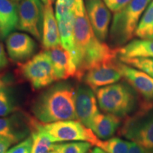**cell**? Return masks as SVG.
Instances as JSON below:
<instances>
[{
  "mask_svg": "<svg viewBox=\"0 0 153 153\" xmlns=\"http://www.w3.org/2000/svg\"><path fill=\"white\" fill-rule=\"evenodd\" d=\"M74 53L76 79L81 81L88 70L117 58V48L101 41L94 33L86 12L85 2L74 11Z\"/></svg>",
  "mask_w": 153,
  "mask_h": 153,
  "instance_id": "1",
  "label": "cell"
},
{
  "mask_svg": "<svg viewBox=\"0 0 153 153\" xmlns=\"http://www.w3.org/2000/svg\"><path fill=\"white\" fill-rule=\"evenodd\" d=\"M74 88L69 83H59L38 96L31 107L33 116L41 123L76 119Z\"/></svg>",
  "mask_w": 153,
  "mask_h": 153,
  "instance_id": "2",
  "label": "cell"
},
{
  "mask_svg": "<svg viewBox=\"0 0 153 153\" xmlns=\"http://www.w3.org/2000/svg\"><path fill=\"white\" fill-rule=\"evenodd\" d=\"M99 107L106 114L126 118L133 114L142 100L128 83H115L96 91Z\"/></svg>",
  "mask_w": 153,
  "mask_h": 153,
  "instance_id": "3",
  "label": "cell"
},
{
  "mask_svg": "<svg viewBox=\"0 0 153 153\" xmlns=\"http://www.w3.org/2000/svg\"><path fill=\"white\" fill-rule=\"evenodd\" d=\"M150 2L151 0H132L114 13L108 33L110 46L118 48L133 40L141 16Z\"/></svg>",
  "mask_w": 153,
  "mask_h": 153,
  "instance_id": "4",
  "label": "cell"
},
{
  "mask_svg": "<svg viewBox=\"0 0 153 153\" xmlns=\"http://www.w3.org/2000/svg\"><path fill=\"white\" fill-rule=\"evenodd\" d=\"M119 135L147 150H153V101H141L137 109L126 118Z\"/></svg>",
  "mask_w": 153,
  "mask_h": 153,
  "instance_id": "5",
  "label": "cell"
},
{
  "mask_svg": "<svg viewBox=\"0 0 153 153\" xmlns=\"http://www.w3.org/2000/svg\"><path fill=\"white\" fill-rule=\"evenodd\" d=\"M20 75L33 89H41L57 81L51 57L46 51H41L19 65Z\"/></svg>",
  "mask_w": 153,
  "mask_h": 153,
  "instance_id": "6",
  "label": "cell"
},
{
  "mask_svg": "<svg viewBox=\"0 0 153 153\" xmlns=\"http://www.w3.org/2000/svg\"><path fill=\"white\" fill-rule=\"evenodd\" d=\"M41 125L53 143L85 141L97 146L100 140L91 129L86 127L79 120H60Z\"/></svg>",
  "mask_w": 153,
  "mask_h": 153,
  "instance_id": "7",
  "label": "cell"
},
{
  "mask_svg": "<svg viewBox=\"0 0 153 153\" xmlns=\"http://www.w3.org/2000/svg\"><path fill=\"white\" fill-rule=\"evenodd\" d=\"M41 0H22L18 4V28L38 41L42 39L44 5Z\"/></svg>",
  "mask_w": 153,
  "mask_h": 153,
  "instance_id": "8",
  "label": "cell"
},
{
  "mask_svg": "<svg viewBox=\"0 0 153 153\" xmlns=\"http://www.w3.org/2000/svg\"><path fill=\"white\" fill-rule=\"evenodd\" d=\"M86 12L94 33L105 42L108 37L111 14L103 0H85Z\"/></svg>",
  "mask_w": 153,
  "mask_h": 153,
  "instance_id": "9",
  "label": "cell"
},
{
  "mask_svg": "<svg viewBox=\"0 0 153 153\" xmlns=\"http://www.w3.org/2000/svg\"><path fill=\"white\" fill-rule=\"evenodd\" d=\"M121 78L123 77L118 67V60H115L90 69L82 80L85 85L96 91L99 88L117 83Z\"/></svg>",
  "mask_w": 153,
  "mask_h": 153,
  "instance_id": "10",
  "label": "cell"
},
{
  "mask_svg": "<svg viewBox=\"0 0 153 153\" xmlns=\"http://www.w3.org/2000/svg\"><path fill=\"white\" fill-rule=\"evenodd\" d=\"M76 119L90 128L94 118L99 114V105L94 91L86 85H79L75 94Z\"/></svg>",
  "mask_w": 153,
  "mask_h": 153,
  "instance_id": "11",
  "label": "cell"
},
{
  "mask_svg": "<svg viewBox=\"0 0 153 153\" xmlns=\"http://www.w3.org/2000/svg\"><path fill=\"white\" fill-rule=\"evenodd\" d=\"M122 77L137 91L143 100L153 101V77L141 70L118 60Z\"/></svg>",
  "mask_w": 153,
  "mask_h": 153,
  "instance_id": "12",
  "label": "cell"
},
{
  "mask_svg": "<svg viewBox=\"0 0 153 153\" xmlns=\"http://www.w3.org/2000/svg\"><path fill=\"white\" fill-rule=\"evenodd\" d=\"M36 41L28 34L12 32L6 38V48L9 57L15 62L29 60L36 51Z\"/></svg>",
  "mask_w": 153,
  "mask_h": 153,
  "instance_id": "13",
  "label": "cell"
},
{
  "mask_svg": "<svg viewBox=\"0 0 153 153\" xmlns=\"http://www.w3.org/2000/svg\"><path fill=\"white\" fill-rule=\"evenodd\" d=\"M45 51L52 61L57 80L76 77V70L72 54L62 45Z\"/></svg>",
  "mask_w": 153,
  "mask_h": 153,
  "instance_id": "14",
  "label": "cell"
},
{
  "mask_svg": "<svg viewBox=\"0 0 153 153\" xmlns=\"http://www.w3.org/2000/svg\"><path fill=\"white\" fill-rule=\"evenodd\" d=\"M42 43L45 50H49L61 45L58 23L53 11L51 0H48L44 4Z\"/></svg>",
  "mask_w": 153,
  "mask_h": 153,
  "instance_id": "15",
  "label": "cell"
},
{
  "mask_svg": "<svg viewBox=\"0 0 153 153\" xmlns=\"http://www.w3.org/2000/svg\"><path fill=\"white\" fill-rule=\"evenodd\" d=\"M18 24V4L12 0H0V37L6 39Z\"/></svg>",
  "mask_w": 153,
  "mask_h": 153,
  "instance_id": "16",
  "label": "cell"
},
{
  "mask_svg": "<svg viewBox=\"0 0 153 153\" xmlns=\"http://www.w3.org/2000/svg\"><path fill=\"white\" fill-rule=\"evenodd\" d=\"M30 120L28 123L23 124L15 116L0 118V137L8 139L13 144L19 143L31 131Z\"/></svg>",
  "mask_w": 153,
  "mask_h": 153,
  "instance_id": "17",
  "label": "cell"
},
{
  "mask_svg": "<svg viewBox=\"0 0 153 153\" xmlns=\"http://www.w3.org/2000/svg\"><path fill=\"white\" fill-rule=\"evenodd\" d=\"M121 118L110 114H97L94 118L90 129L100 140L110 139L121 124Z\"/></svg>",
  "mask_w": 153,
  "mask_h": 153,
  "instance_id": "18",
  "label": "cell"
},
{
  "mask_svg": "<svg viewBox=\"0 0 153 153\" xmlns=\"http://www.w3.org/2000/svg\"><path fill=\"white\" fill-rule=\"evenodd\" d=\"M153 58V40L134 39L117 48V58Z\"/></svg>",
  "mask_w": 153,
  "mask_h": 153,
  "instance_id": "19",
  "label": "cell"
},
{
  "mask_svg": "<svg viewBox=\"0 0 153 153\" xmlns=\"http://www.w3.org/2000/svg\"><path fill=\"white\" fill-rule=\"evenodd\" d=\"M60 32L61 45L72 54L74 53V12L70 13L62 18L57 19Z\"/></svg>",
  "mask_w": 153,
  "mask_h": 153,
  "instance_id": "20",
  "label": "cell"
},
{
  "mask_svg": "<svg viewBox=\"0 0 153 153\" xmlns=\"http://www.w3.org/2000/svg\"><path fill=\"white\" fill-rule=\"evenodd\" d=\"M33 147L31 153H45L53 150V142L42 128L41 123L32 119L30 122Z\"/></svg>",
  "mask_w": 153,
  "mask_h": 153,
  "instance_id": "21",
  "label": "cell"
},
{
  "mask_svg": "<svg viewBox=\"0 0 153 153\" xmlns=\"http://www.w3.org/2000/svg\"><path fill=\"white\" fill-rule=\"evenodd\" d=\"M135 36L140 39L153 40V1L149 4L141 16Z\"/></svg>",
  "mask_w": 153,
  "mask_h": 153,
  "instance_id": "22",
  "label": "cell"
},
{
  "mask_svg": "<svg viewBox=\"0 0 153 153\" xmlns=\"http://www.w3.org/2000/svg\"><path fill=\"white\" fill-rule=\"evenodd\" d=\"M131 143L120 137H111L106 140H99L97 147L101 148L106 153H128Z\"/></svg>",
  "mask_w": 153,
  "mask_h": 153,
  "instance_id": "23",
  "label": "cell"
},
{
  "mask_svg": "<svg viewBox=\"0 0 153 153\" xmlns=\"http://www.w3.org/2000/svg\"><path fill=\"white\" fill-rule=\"evenodd\" d=\"M92 145L85 141L54 144L53 150L57 153H87Z\"/></svg>",
  "mask_w": 153,
  "mask_h": 153,
  "instance_id": "24",
  "label": "cell"
},
{
  "mask_svg": "<svg viewBox=\"0 0 153 153\" xmlns=\"http://www.w3.org/2000/svg\"><path fill=\"white\" fill-rule=\"evenodd\" d=\"M118 60L124 64L141 70L153 77V58L133 57V58H119Z\"/></svg>",
  "mask_w": 153,
  "mask_h": 153,
  "instance_id": "25",
  "label": "cell"
},
{
  "mask_svg": "<svg viewBox=\"0 0 153 153\" xmlns=\"http://www.w3.org/2000/svg\"><path fill=\"white\" fill-rule=\"evenodd\" d=\"M83 0H56L55 16L57 19L75 11L76 9L83 3Z\"/></svg>",
  "mask_w": 153,
  "mask_h": 153,
  "instance_id": "26",
  "label": "cell"
},
{
  "mask_svg": "<svg viewBox=\"0 0 153 153\" xmlns=\"http://www.w3.org/2000/svg\"><path fill=\"white\" fill-rule=\"evenodd\" d=\"M16 111L10 97L4 89L0 90V118L6 117Z\"/></svg>",
  "mask_w": 153,
  "mask_h": 153,
  "instance_id": "27",
  "label": "cell"
},
{
  "mask_svg": "<svg viewBox=\"0 0 153 153\" xmlns=\"http://www.w3.org/2000/svg\"><path fill=\"white\" fill-rule=\"evenodd\" d=\"M32 147L33 138L30 136L25 138L22 142H19L14 147L9 148L7 153H31Z\"/></svg>",
  "mask_w": 153,
  "mask_h": 153,
  "instance_id": "28",
  "label": "cell"
},
{
  "mask_svg": "<svg viewBox=\"0 0 153 153\" xmlns=\"http://www.w3.org/2000/svg\"><path fill=\"white\" fill-rule=\"evenodd\" d=\"M103 1L111 11L116 13L128 4L132 0H103Z\"/></svg>",
  "mask_w": 153,
  "mask_h": 153,
  "instance_id": "29",
  "label": "cell"
},
{
  "mask_svg": "<svg viewBox=\"0 0 153 153\" xmlns=\"http://www.w3.org/2000/svg\"><path fill=\"white\" fill-rule=\"evenodd\" d=\"M8 64L9 60L4 50V47L3 44L0 42V71L7 67Z\"/></svg>",
  "mask_w": 153,
  "mask_h": 153,
  "instance_id": "30",
  "label": "cell"
},
{
  "mask_svg": "<svg viewBox=\"0 0 153 153\" xmlns=\"http://www.w3.org/2000/svg\"><path fill=\"white\" fill-rule=\"evenodd\" d=\"M128 153H153V150H147L140 145L135 144V143H132L131 148Z\"/></svg>",
  "mask_w": 153,
  "mask_h": 153,
  "instance_id": "31",
  "label": "cell"
},
{
  "mask_svg": "<svg viewBox=\"0 0 153 153\" xmlns=\"http://www.w3.org/2000/svg\"><path fill=\"white\" fill-rule=\"evenodd\" d=\"M13 143L4 137H0V153H7Z\"/></svg>",
  "mask_w": 153,
  "mask_h": 153,
  "instance_id": "32",
  "label": "cell"
},
{
  "mask_svg": "<svg viewBox=\"0 0 153 153\" xmlns=\"http://www.w3.org/2000/svg\"><path fill=\"white\" fill-rule=\"evenodd\" d=\"M8 84V81L4 77L3 74H0V90L2 89H4V87Z\"/></svg>",
  "mask_w": 153,
  "mask_h": 153,
  "instance_id": "33",
  "label": "cell"
},
{
  "mask_svg": "<svg viewBox=\"0 0 153 153\" xmlns=\"http://www.w3.org/2000/svg\"><path fill=\"white\" fill-rule=\"evenodd\" d=\"M87 153H106L104 150H103L102 149L99 148V147H97V148H94L91 149Z\"/></svg>",
  "mask_w": 153,
  "mask_h": 153,
  "instance_id": "34",
  "label": "cell"
},
{
  "mask_svg": "<svg viewBox=\"0 0 153 153\" xmlns=\"http://www.w3.org/2000/svg\"><path fill=\"white\" fill-rule=\"evenodd\" d=\"M41 1L45 4H46L48 1V0H41Z\"/></svg>",
  "mask_w": 153,
  "mask_h": 153,
  "instance_id": "35",
  "label": "cell"
},
{
  "mask_svg": "<svg viewBox=\"0 0 153 153\" xmlns=\"http://www.w3.org/2000/svg\"><path fill=\"white\" fill-rule=\"evenodd\" d=\"M45 153H57V152H55V151H54V150H51V151H49V152H45Z\"/></svg>",
  "mask_w": 153,
  "mask_h": 153,
  "instance_id": "36",
  "label": "cell"
},
{
  "mask_svg": "<svg viewBox=\"0 0 153 153\" xmlns=\"http://www.w3.org/2000/svg\"><path fill=\"white\" fill-rule=\"evenodd\" d=\"M13 1H15V2H18V1H21L22 0H12Z\"/></svg>",
  "mask_w": 153,
  "mask_h": 153,
  "instance_id": "37",
  "label": "cell"
},
{
  "mask_svg": "<svg viewBox=\"0 0 153 153\" xmlns=\"http://www.w3.org/2000/svg\"><path fill=\"white\" fill-rule=\"evenodd\" d=\"M51 1H52L53 3H54V2H55V1H56V0H51Z\"/></svg>",
  "mask_w": 153,
  "mask_h": 153,
  "instance_id": "38",
  "label": "cell"
}]
</instances>
